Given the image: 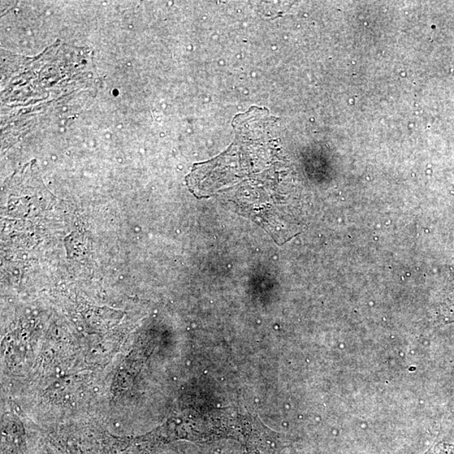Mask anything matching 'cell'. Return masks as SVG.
Here are the masks:
<instances>
[{
  "label": "cell",
  "instance_id": "6da1fadb",
  "mask_svg": "<svg viewBox=\"0 0 454 454\" xmlns=\"http://www.w3.org/2000/svg\"><path fill=\"white\" fill-rule=\"evenodd\" d=\"M94 391H99V388H95Z\"/></svg>",
  "mask_w": 454,
  "mask_h": 454
}]
</instances>
